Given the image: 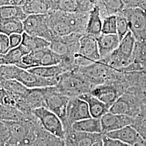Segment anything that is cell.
<instances>
[{
  "mask_svg": "<svg viewBox=\"0 0 146 146\" xmlns=\"http://www.w3.org/2000/svg\"><path fill=\"white\" fill-rule=\"evenodd\" d=\"M1 79L14 80L29 89L43 88L55 86L58 78H47L38 76L14 65H1Z\"/></svg>",
  "mask_w": 146,
  "mask_h": 146,
  "instance_id": "6da1fadb",
  "label": "cell"
},
{
  "mask_svg": "<svg viewBox=\"0 0 146 146\" xmlns=\"http://www.w3.org/2000/svg\"><path fill=\"white\" fill-rule=\"evenodd\" d=\"M76 69L61 75L55 86L59 92L70 98L80 97L83 94L89 93L93 88Z\"/></svg>",
  "mask_w": 146,
  "mask_h": 146,
  "instance_id": "7a4b0ae2",
  "label": "cell"
},
{
  "mask_svg": "<svg viewBox=\"0 0 146 146\" xmlns=\"http://www.w3.org/2000/svg\"><path fill=\"white\" fill-rule=\"evenodd\" d=\"M136 44L135 38L129 31L120 41L115 51L100 61L116 70L127 68L133 62Z\"/></svg>",
  "mask_w": 146,
  "mask_h": 146,
  "instance_id": "3957f363",
  "label": "cell"
},
{
  "mask_svg": "<svg viewBox=\"0 0 146 146\" xmlns=\"http://www.w3.org/2000/svg\"><path fill=\"white\" fill-rule=\"evenodd\" d=\"M32 113L48 133L60 140H65L66 129L62 121L58 115L46 107L35 109Z\"/></svg>",
  "mask_w": 146,
  "mask_h": 146,
  "instance_id": "277c9868",
  "label": "cell"
},
{
  "mask_svg": "<svg viewBox=\"0 0 146 146\" xmlns=\"http://www.w3.org/2000/svg\"><path fill=\"white\" fill-rule=\"evenodd\" d=\"M101 60L96 37L84 34L80 38L78 54L75 56L78 67L89 65Z\"/></svg>",
  "mask_w": 146,
  "mask_h": 146,
  "instance_id": "5b68a950",
  "label": "cell"
},
{
  "mask_svg": "<svg viewBox=\"0 0 146 146\" xmlns=\"http://www.w3.org/2000/svg\"><path fill=\"white\" fill-rule=\"evenodd\" d=\"M128 22L136 42H146V13L139 7H125L121 13Z\"/></svg>",
  "mask_w": 146,
  "mask_h": 146,
  "instance_id": "8992f818",
  "label": "cell"
},
{
  "mask_svg": "<svg viewBox=\"0 0 146 146\" xmlns=\"http://www.w3.org/2000/svg\"><path fill=\"white\" fill-rule=\"evenodd\" d=\"M40 90L46 107L58 115L63 122L70 98L59 92L55 86L40 88Z\"/></svg>",
  "mask_w": 146,
  "mask_h": 146,
  "instance_id": "52a82bcc",
  "label": "cell"
},
{
  "mask_svg": "<svg viewBox=\"0 0 146 146\" xmlns=\"http://www.w3.org/2000/svg\"><path fill=\"white\" fill-rule=\"evenodd\" d=\"M23 24L24 33L29 35L41 37L50 42L55 36L49 26L47 14L28 15Z\"/></svg>",
  "mask_w": 146,
  "mask_h": 146,
  "instance_id": "ba28073f",
  "label": "cell"
},
{
  "mask_svg": "<svg viewBox=\"0 0 146 146\" xmlns=\"http://www.w3.org/2000/svg\"><path fill=\"white\" fill-rule=\"evenodd\" d=\"M114 70L116 69L100 60L88 66L80 67L76 69L78 73L93 88L98 85L104 84V82Z\"/></svg>",
  "mask_w": 146,
  "mask_h": 146,
  "instance_id": "9c48e42d",
  "label": "cell"
},
{
  "mask_svg": "<svg viewBox=\"0 0 146 146\" xmlns=\"http://www.w3.org/2000/svg\"><path fill=\"white\" fill-rule=\"evenodd\" d=\"M92 117L88 104L78 97L70 98L68 102L67 113L63 125L66 131L70 128L76 122Z\"/></svg>",
  "mask_w": 146,
  "mask_h": 146,
  "instance_id": "30bf717a",
  "label": "cell"
},
{
  "mask_svg": "<svg viewBox=\"0 0 146 146\" xmlns=\"http://www.w3.org/2000/svg\"><path fill=\"white\" fill-rule=\"evenodd\" d=\"M66 146H95L102 142L103 134H89L74 131H66Z\"/></svg>",
  "mask_w": 146,
  "mask_h": 146,
  "instance_id": "8fae6325",
  "label": "cell"
},
{
  "mask_svg": "<svg viewBox=\"0 0 146 146\" xmlns=\"http://www.w3.org/2000/svg\"><path fill=\"white\" fill-rule=\"evenodd\" d=\"M96 0H52V10L66 13H89L95 5Z\"/></svg>",
  "mask_w": 146,
  "mask_h": 146,
  "instance_id": "7c38bea8",
  "label": "cell"
},
{
  "mask_svg": "<svg viewBox=\"0 0 146 146\" xmlns=\"http://www.w3.org/2000/svg\"><path fill=\"white\" fill-rule=\"evenodd\" d=\"M47 16L49 26L55 36L63 37L73 33L66 20L65 13L52 10Z\"/></svg>",
  "mask_w": 146,
  "mask_h": 146,
  "instance_id": "4fadbf2b",
  "label": "cell"
},
{
  "mask_svg": "<svg viewBox=\"0 0 146 146\" xmlns=\"http://www.w3.org/2000/svg\"><path fill=\"white\" fill-rule=\"evenodd\" d=\"M133 122L132 116L115 114L109 111L101 118L102 133L104 134L119 130L127 125H131Z\"/></svg>",
  "mask_w": 146,
  "mask_h": 146,
  "instance_id": "5bb4252c",
  "label": "cell"
},
{
  "mask_svg": "<svg viewBox=\"0 0 146 146\" xmlns=\"http://www.w3.org/2000/svg\"><path fill=\"white\" fill-rule=\"evenodd\" d=\"M104 135L131 146H137L143 143V139L140 134L131 125L106 133Z\"/></svg>",
  "mask_w": 146,
  "mask_h": 146,
  "instance_id": "9a60e30c",
  "label": "cell"
},
{
  "mask_svg": "<svg viewBox=\"0 0 146 146\" xmlns=\"http://www.w3.org/2000/svg\"><path fill=\"white\" fill-rule=\"evenodd\" d=\"M96 39L101 60L109 56L117 48L120 43L119 37L117 34H101L96 37Z\"/></svg>",
  "mask_w": 146,
  "mask_h": 146,
  "instance_id": "2e32d148",
  "label": "cell"
},
{
  "mask_svg": "<svg viewBox=\"0 0 146 146\" xmlns=\"http://www.w3.org/2000/svg\"><path fill=\"white\" fill-rule=\"evenodd\" d=\"M27 15L47 14L53 9L52 0H26L22 6Z\"/></svg>",
  "mask_w": 146,
  "mask_h": 146,
  "instance_id": "e0dca14e",
  "label": "cell"
},
{
  "mask_svg": "<svg viewBox=\"0 0 146 146\" xmlns=\"http://www.w3.org/2000/svg\"><path fill=\"white\" fill-rule=\"evenodd\" d=\"M90 93L110 107L119 98L116 89L113 86L105 84L94 87Z\"/></svg>",
  "mask_w": 146,
  "mask_h": 146,
  "instance_id": "ac0fdd59",
  "label": "cell"
},
{
  "mask_svg": "<svg viewBox=\"0 0 146 146\" xmlns=\"http://www.w3.org/2000/svg\"><path fill=\"white\" fill-rule=\"evenodd\" d=\"M88 105L90 114L92 117L101 119L104 114L110 111V107L95 97L90 93L83 94L80 97Z\"/></svg>",
  "mask_w": 146,
  "mask_h": 146,
  "instance_id": "d6986e66",
  "label": "cell"
},
{
  "mask_svg": "<svg viewBox=\"0 0 146 146\" xmlns=\"http://www.w3.org/2000/svg\"><path fill=\"white\" fill-rule=\"evenodd\" d=\"M96 5L99 8L102 19L111 15H117L125 8L122 0H96Z\"/></svg>",
  "mask_w": 146,
  "mask_h": 146,
  "instance_id": "ffe728a7",
  "label": "cell"
},
{
  "mask_svg": "<svg viewBox=\"0 0 146 146\" xmlns=\"http://www.w3.org/2000/svg\"><path fill=\"white\" fill-rule=\"evenodd\" d=\"M66 13V20L71 27L73 33L86 34V31L89 17V13L78 12Z\"/></svg>",
  "mask_w": 146,
  "mask_h": 146,
  "instance_id": "44dd1931",
  "label": "cell"
},
{
  "mask_svg": "<svg viewBox=\"0 0 146 146\" xmlns=\"http://www.w3.org/2000/svg\"><path fill=\"white\" fill-rule=\"evenodd\" d=\"M103 19L101 15L99 8L95 5L89 13V17L86 34L98 37L102 34Z\"/></svg>",
  "mask_w": 146,
  "mask_h": 146,
  "instance_id": "7402d4cb",
  "label": "cell"
},
{
  "mask_svg": "<svg viewBox=\"0 0 146 146\" xmlns=\"http://www.w3.org/2000/svg\"><path fill=\"white\" fill-rule=\"evenodd\" d=\"M29 52L21 44L20 46L11 50L5 55H1V65H14L21 67L23 57Z\"/></svg>",
  "mask_w": 146,
  "mask_h": 146,
  "instance_id": "603a6c76",
  "label": "cell"
},
{
  "mask_svg": "<svg viewBox=\"0 0 146 146\" xmlns=\"http://www.w3.org/2000/svg\"><path fill=\"white\" fill-rule=\"evenodd\" d=\"M71 128L74 131L89 134H102L101 119L89 117L73 123Z\"/></svg>",
  "mask_w": 146,
  "mask_h": 146,
  "instance_id": "cb8c5ba5",
  "label": "cell"
},
{
  "mask_svg": "<svg viewBox=\"0 0 146 146\" xmlns=\"http://www.w3.org/2000/svg\"><path fill=\"white\" fill-rule=\"evenodd\" d=\"M21 44L25 47L29 52H31L50 48V42L41 37L33 36L23 33Z\"/></svg>",
  "mask_w": 146,
  "mask_h": 146,
  "instance_id": "d4e9b609",
  "label": "cell"
},
{
  "mask_svg": "<svg viewBox=\"0 0 146 146\" xmlns=\"http://www.w3.org/2000/svg\"><path fill=\"white\" fill-rule=\"evenodd\" d=\"M28 70L38 76L47 78H58L61 75L67 72L60 64L52 66L34 67Z\"/></svg>",
  "mask_w": 146,
  "mask_h": 146,
  "instance_id": "484cf974",
  "label": "cell"
},
{
  "mask_svg": "<svg viewBox=\"0 0 146 146\" xmlns=\"http://www.w3.org/2000/svg\"><path fill=\"white\" fill-rule=\"evenodd\" d=\"M0 33L10 36L13 34H21L24 33L23 21L18 19H0Z\"/></svg>",
  "mask_w": 146,
  "mask_h": 146,
  "instance_id": "4316f807",
  "label": "cell"
},
{
  "mask_svg": "<svg viewBox=\"0 0 146 146\" xmlns=\"http://www.w3.org/2000/svg\"><path fill=\"white\" fill-rule=\"evenodd\" d=\"M0 16L2 19H18L23 21L28 15L21 6L6 5L0 7Z\"/></svg>",
  "mask_w": 146,
  "mask_h": 146,
  "instance_id": "83f0119b",
  "label": "cell"
},
{
  "mask_svg": "<svg viewBox=\"0 0 146 146\" xmlns=\"http://www.w3.org/2000/svg\"><path fill=\"white\" fill-rule=\"evenodd\" d=\"M1 121L20 122L24 120V113L15 107L1 104Z\"/></svg>",
  "mask_w": 146,
  "mask_h": 146,
  "instance_id": "f1b7e54d",
  "label": "cell"
},
{
  "mask_svg": "<svg viewBox=\"0 0 146 146\" xmlns=\"http://www.w3.org/2000/svg\"><path fill=\"white\" fill-rule=\"evenodd\" d=\"M50 48L54 52L62 58L70 56L75 58V56L71 54L68 43L64 37H54L50 42Z\"/></svg>",
  "mask_w": 146,
  "mask_h": 146,
  "instance_id": "f546056e",
  "label": "cell"
},
{
  "mask_svg": "<svg viewBox=\"0 0 146 146\" xmlns=\"http://www.w3.org/2000/svg\"><path fill=\"white\" fill-rule=\"evenodd\" d=\"M110 112L120 115H132V105L127 98L124 96L119 98L110 108Z\"/></svg>",
  "mask_w": 146,
  "mask_h": 146,
  "instance_id": "4dcf8cb0",
  "label": "cell"
},
{
  "mask_svg": "<svg viewBox=\"0 0 146 146\" xmlns=\"http://www.w3.org/2000/svg\"><path fill=\"white\" fill-rule=\"evenodd\" d=\"M140 66L146 67V42L143 43L136 42L133 62Z\"/></svg>",
  "mask_w": 146,
  "mask_h": 146,
  "instance_id": "1f68e13d",
  "label": "cell"
},
{
  "mask_svg": "<svg viewBox=\"0 0 146 146\" xmlns=\"http://www.w3.org/2000/svg\"><path fill=\"white\" fill-rule=\"evenodd\" d=\"M102 34H117V15L109 16L103 19Z\"/></svg>",
  "mask_w": 146,
  "mask_h": 146,
  "instance_id": "d6a6232c",
  "label": "cell"
},
{
  "mask_svg": "<svg viewBox=\"0 0 146 146\" xmlns=\"http://www.w3.org/2000/svg\"><path fill=\"white\" fill-rule=\"evenodd\" d=\"M130 31L128 22L122 13L117 15V35L120 41Z\"/></svg>",
  "mask_w": 146,
  "mask_h": 146,
  "instance_id": "836d02e7",
  "label": "cell"
},
{
  "mask_svg": "<svg viewBox=\"0 0 146 146\" xmlns=\"http://www.w3.org/2000/svg\"><path fill=\"white\" fill-rule=\"evenodd\" d=\"M11 49L9 37L0 33V54L5 55Z\"/></svg>",
  "mask_w": 146,
  "mask_h": 146,
  "instance_id": "e575fe53",
  "label": "cell"
},
{
  "mask_svg": "<svg viewBox=\"0 0 146 146\" xmlns=\"http://www.w3.org/2000/svg\"><path fill=\"white\" fill-rule=\"evenodd\" d=\"M102 146H131L121 141L113 139L103 134Z\"/></svg>",
  "mask_w": 146,
  "mask_h": 146,
  "instance_id": "d590c367",
  "label": "cell"
},
{
  "mask_svg": "<svg viewBox=\"0 0 146 146\" xmlns=\"http://www.w3.org/2000/svg\"><path fill=\"white\" fill-rule=\"evenodd\" d=\"M9 37L11 49L15 48L21 45L22 41V35L13 34Z\"/></svg>",
  "mask_w": 146,
  "mask_h": 146,
  "instance_id": "8d00e7d4",
  "label": "cell"
},
{
  "mask_svg": "<svg viewBox=\"0 0 146 146\" xmlns=\"http://www.w3.org/2000/svg\"><path fill=\"white\" fill-rule=\"evenodd\" d=\"M26 0H0V7L6 5L22 6Z\"/></svg>",
  "mask_w": 146,
  "mask_h": 146,
  "instance_id": "74e56055",
  "label": "cell"
},
{
  "mask_svg": "<svg viewBox=\"0 0 146 146\" xmlns=\"http://www.w3.org/2000/svg\"><path fill=\"white\" fill-rule=\"evenodd\" d=\"M125 4V7H137L143 0H122Z\"/></svg>",
  "mask_w": 146,
  "mask_h": 146,
  "instance_id": "f35d334b",
  "label": "cell"
},
{
  "mask_svg": "<svg viewBox=\"0 0 146 146\" xmlns=\"http://www.w3.org/2000/svg\"><path fill=\"white\" fill-rule=\"evenodd\" d=\"M137 7L140 8L142 10H143L146 13V0L142 1L139 4V5L137 6Z\"/></svg>",
  "mask_w": 146,
  "mask_h": 146,
  "instance_id": "ab89813d",
  "label": "cell"
}]
</instances>
